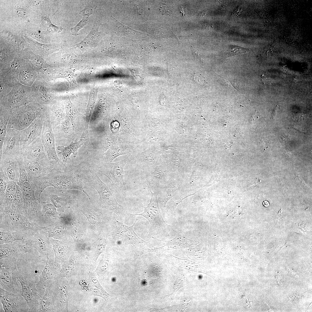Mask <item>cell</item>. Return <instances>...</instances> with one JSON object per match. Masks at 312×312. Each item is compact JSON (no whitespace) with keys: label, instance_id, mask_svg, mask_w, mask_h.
Instances as JSON below:
<instances>
[{"label":"cell","instance_id":"6da1fadb","mask_svg":"<svg viewBox=\"0 0 312 312\" xmlns=\"http://www.w3.org/2000/svg\"><path fill=\"white\" fill-rule=\"evenodd\" d=\"M63 171L53 169L45 176L32 181L35 187L36 198L40 200L41 195L45 189L51 187L59 190H77L84 193L90 200L91 196L85 187L86 182L84 167L66 164Z\"/></svg>","mask_w":312,"mask_h":312},{"label":"cell","instance_id":"7a4b0ae2","mask_svg":"<svg viewBox=\"0 0 312 312\" xmlns=\"http://www.w3.org/2000/svg\"><path fill=\"white\" fill-rule=\"evenodd\" d=\"M20 177L16 182L21 190L23 196V215L28 221L41 217V202L36 198L35 187L25 169L22 162L19 163Z\"/></svg>","mask_w":312,"mask_h":312},{"label":"cell","instance_id":"3957f363","mask_svg":"<svg viewBox=\"0 0 312 312\" xmlns=\"http://www.w3.org/2000/svg\"><path fill=\"white\" fill-rule=\"evenodd\" d=\"M84 170L85 180L98 192L101 205L117 215L122 214L124 213V208L117 202L114 192L110 187L100 179L92 167L85 168Z\"/></svg>","mask_w":312,"mask_h":312},{"label":"cell","instance_id":"277c9868","mask_svg":"<svg viewBox=\"0 0 312 312\" xmlns=\"http://www.w3.org/2000/svg\"><path fill=\"white\" fill-rule=\"evenodd\" d=\"M48 109L47 107L34 102L12 109L7 126L19 131L23 130Z\"/></svg>","mask_w":312,"mask_h":312},{"label":"cell","instance_id":"5b68a950","mask_svg":"<svg viewBox=\"0 0 312 312\" xmlns=\"http://www.w3.org/2000/svg\"><path fill=\"white\" fill-rule=\"evenodd\" d=\"M17 279L21 285V295L26 300L31 312H39L41 296L36 287L38 278L31 274L18 270Z\"/></svg>","mask_w":312,"mask_h":312},{"label":"cell","instance_id":"8992f818","mask_svg":"<svg viewBox=\"0 0 312 312\" xmlns=\"http://www.w3.org/2000/svg\"><path fill=\"white\" fill-rule=\"evenodd\" d=\"M40 137L47 153L51 167L57 170L63 171L66 166L59 158L57 154L55 137L50 122L49 111L45 116Z\"/></svg>","mask_w":312,"mask_h":312},{"label":"cell","instance_id":"52a82bcc","mask_svg":"<svg viewBox=\"0 0 312 312\" xmlns=\"http://www.w3.org/2000/svg\"><path fill=\"white\" fill-rule=\"evenodd\" d=\"M16 257L0 260V287L16 294L21 295V287L17 279Z\"/></svg>","mask_w":312,"mask_h":312},{"label":"cell","instance_id":"ba28073f","mask_svg":"<svg viewBox=\"0 0 312 312\" xmlns=\"http://www.w3.org/2000/svg\"><path fill=\"white\" fill-rule=\"evenodd\" d=\"M126 161L123 160L112 163L107 162L93 168L105 176L111 182L115 188L125 197L127 189L124 181V167Z\"/></svg>","mask_w":312,"mask_h":312},{"label":"cell","instance_id":"9c48e42d","mask_svg":"<svg viewBox=\"0 0 312 312\" xmlns=\"http://www.w3.org/2000/svg\"><path fill=\"white\" fill-rule=\"evenodd\" d=\"M0 225L4 224L10 226L16 231H26L31 230L35 233L42 230L40 226L34 223H31L17 209H0Z\"/></svg>","mask_w":312,"mask_h":312},{"label":"cell","instance_id":"30bf717a","mask_svg":"<svg viewBox=\"0 0 312 312\" xmlns=\"http://www.w3.org/2000/svg\"><path fill=\"white\" fill-rule=\"evenodd\" d=\"M0 105L14 109L33 102L31 86L20 83L14 84L11 92L0 99Z\"/></svg>","mask_w":312,"mask_h":312},{"label":"cell","instance_id":"8fae6325","mask_svg":"<svg viewBox=\"0 0 312 312\" xmlns=\"http://www.w3.org/2000/svg\"><path fill=\"white\" fill-rule=\"evenodd\" d=\"M0 299L5 312H31L23 296L0 288Z\"/></svg>","mask_w":312,"mask_h":312},{"label":"cell","instance_id":"7c38bea8","mask_svg":"<svg viewBox=\"0 0 312 312\" xmlns=\"http://www.w3.org/2000/svg\"><path fill=\"white\" fill-rule=\"evenodd\" d=\"M113 219L116 228L110 235L119 237L125 242L136 246L143 248L148 247L147 242L140 238L134 231V227L137 220L133 225L128 226L119 222L114 216Z\"/></svg>","mask_w":312,"mask_h":312},{"label":"cell","instance_id":"4fadbf2b","mask_svg":"<svg viewBox=\"0 0 312 312\" xmlns=\"http://www.w3.org/2000/svg\"><path fill=\"white\" fill-rule=\"evenodd\" d=\"M47 111L44 114L37 118L27 127L20 131L21 134V152L40 137L42 130L43 123Z\"/></svg>","mask_w":312,"mask_h":312},{"label":"cell","instance_id":"5bb4252c","mask_svg":"<svg viewBox=\"0 0 312 312\" xmlns=\"http://www.w3.org/2000/svg\"><path fill=\"white\" fill-rule=\"evenodd\" d=\"M152 197L149 204L144 207V211L140 213L131 214L133 216H139L147 219L151 224L155 227L162 228L166 224L163 219L158 204L156 194L151 192Z\"/></svg>","mask_w":312,"mask_h":312},{"label":"cell","instance_id":"9a60e30c","mask_svg":"<svg viewBox=\"0 0 312 312\" xmlns=\"http://www.w3.org/2000/svg\"><path fill=\"white\" fill-rule=\"evenodd\" d=\"M21 153L23 157L51 166L40 137L36 138L22 151Z\"/></svg>","mask_w":312,"mask_h":312},{"label":"cell","instance_id":"2e32d148","mask_svg":"<svg viewBox=\"0 0 312 312\" xmlns=\"http://www.w3.org/2000/svg\"><path fill=\"white\" fill-rule=\"evenodd\" d=\"M20 131L7 127L2 149V155L16 156L21 154Z\"/></svg>","mask_w":312,"mask_h":312},{"label":"cell","instance_id":"e0dca14e","mask_svg":"<svg viewBox=\"0 0 312 312\" xmlns=\"http://www.w3.org/2000/svg\"><path fill=\"white\" fill-rule=\"evenodd\" d=\"M70 190H59L50 187L45 189L41 197H47L55 206L56 209L62 211L69 206L70 201Z\"/></svg>","mask_w":312,"mask_h":312},{"label":"cell","instance_id":"ac0fdd59","mask_svg":"<svg viewBox=\"0 0 312 312\" xmlns=\"http://www.w3.org/2000/svg\"><path fill=\"white\" fill-rule=\"evenodd\" d=\"M47 82L42 77H38L31 87L33 102L48 107L51 105V100Z\"/></svg>","mask_w":312,"mask_h":312},{"label":"cell","instance_id":"d6986e66","mask_svg":"<svg viewBox=\"0 0 312 312\" xmlns=\"http://www.w3.org/2000/svg\"><path fill=\"white\" fill-rule=\"evenodd\" d=\"M0 167L10 181H19L20 169L18 163L15 156L2 155L0 157Z\"/></svg>","mask_w":312,"mask_h":312},{"label":"cell","instance_id":"ffe728a7","mask_svg":"<svg viewBox=\"0 0 312 312\" xmlns=\"http://www.w3.org/2000/svg\"><path fill=\"white\" fill-rule=\"evenodd\" d=\"M23 161L25 169L31 181L45 176L53 169L49 166L23 157Z\"/></svg>","mask_w":312,"mask_h":312},{"label":"cell","instance_id":"44dd1931","mask_svg":"<svg viewBox=\"0 0 312 312\" xmlns=\"http://www.w3.org/2000/svg\"><path fill=\"white\" fill-rule=\"evenodd\" d=\"M25 241V245L34 248L42 256L48 255L49 249V237L44 231L40 230Z\"/></svg>","mask_w":312,"mask_h":312},{"label":"cell","instance_id":"7402d4cb","mask_svg":"<svg viewBox=\"0 0 312 312\" xmlns=\"http://www.w3.org/2000/svg\"><path fill=\"white\" fill-rule=\"evenodd\" d=\"M46 262L44 269L39 277V280L36 286L38 292L41 296L44 294L47 288L51 286L53 277V268L49 258L46 256Z\"/></svg>","mask_w":312,"mask_h":312},{"label":"cell","instance_id":"603a6c76","mask_svg":"<svg viewBox=\"0 0 312 312\" xmlns=\"http://www.w3.org/2000/svg\"><path fill=\"white\" fill-rule=\"evenodd\" d=\"M24 64L19 59L15 58L8 66L0 69V77L14 84L18 83L20 71Z\"/></svg>","mask_w":312,"mask_h":312},{"label":"cell","instance_id":"cb8c5ba5","mask_svg":"<svg viewBox=\"0 0 312 312\" xmlns=\"http://www.w3.org/2000/svg\"><path fill=\"white\" fill-rule=\"evenodd\" d=\"M31 247L26 245L8 243L0 245V260L12 257H16L29 251Z\"/></svg>","mask_w":312,"mask_h":312},{"label":"cell","instance_id":"d4e9b609","mask_svg":"<svg viewBox=\"0 0 312 312\" xmlns=\"http://www.w3.org/2000/svg\"><path fill=\"white\" fill-rule=\"evenodd\" d=\"M87 141L86 139L81 138L78 141L75 142H72L68 146H58L57 149L60 151L59 154L62 155V162L65 165L70 159V155H73L75 157L77 154L78 149L84 145Z\"/></svg>","mask_w":312,"mask_h":312},{"label":"cell","instance_id":"484cf974","mask_svg":"<svg viewBox=\"0 0 312 312\" xmlns=\"http://www.w3.org/2000/svg\"><path fill=\"white\" fill-rule=\"evenodd\" d=\"M25 64H23L20 71L18 83L31 86L38 77V73L32 66Z\"/></svg>","mask_w":312,"mask_h":312},{"label":"cell","instance_id":"4316f807","mask_svg":"<svg viewBox=\"0 0 312 312\" xmlns=\"http://www.w3.org/2000/svg\"><path fill=\"white\" fill-rule=\"evenodd\" d=\"M96 8V6L94 4L88 3L84 8L79 12V14L83 16V18L75 26L71 28V33L72 35H79V31L87 24L90 16L94 12Z\"/></svg>","mask_w":312,"mask_h":312},{"label":"cell","instance_id":"83f0119b","mask_svg":"<svg viewBox=\"0 0 312 312\" xmlns=\"http://www.w3.org/2000/svg\"><path fill=\"white\" fill-rule=\"evenodd\" d=\"M0 106V156L2 155V149L8 122L12 109Z\"/></svg>","mask_w":312,"mask_h":312},{"label":"cell","instance_id":"f1b7e54d","mask_svg":"<svg viewBox=\"0 0 312 312\" xmlns=\"http://www.w3.org/2000/svg\"><path fill=\"white\" fill-rule=\"evenodd\" d=\"M26 231H16L5 232L0 231V245L12 243L16 241H25L29 238L27 236Z\"/></svg>","mask_w":312,"mask_h":312},{"label":"cell","instance_id":"f546056e","mask_svg":"<svg viewBox=\"0 0 312 312\" xmlns=\"http://www.w3.org/2000/svg\"><path fill=\"white\" fill-rule=\"evenodd\" d=\"M99 26L96 20L95 21L89 34L76 45L81 48L92 47L95 45L96 41L99 36L98 29Z\"/></svg>","mask_w":312,"mask_h":312},{"label":"cell","instance_id":"4dcf8cb0","mask_svg":"<svg viewBox=\"0 0 312 312\" xmlns=\"http://www.w3.org/2000/svg\"><path fill=\"white\" fill-rule=\"evenodd\" d=\"M52 295L51 287L47 288L40 302L39 312H50L53 310Z\"/></svg>","mask_w":312,"mask_h":312},{"label":"cell","instance_id":"1f68e13d","mask_svg":"<svg viewBox=\"0 0 312 312\" xmlns=\"http://www.w3.org/2000/svg\"><path fill=\"white\" fill-rule=\"evenodd\" d=\"M42 230L47 233L49 237L60 238L65 234V230L63 226L56 225L47 226H41Z\"/></svg>","mask_w":312,"mask_h":312},{"label":"cell","instance_id":"d6a6232c","mask_svg":"<svg viewBox=\"0 0 312 312\" xmlns=\"http://www.w3.org/2000/svg\"><path fill=\"white\" fill-rule=\"evenodd\" d=\"M41 213L43 216H54L57 213L55 206L47 202L41 201Z\"/></svg>","mask_w":312,"mask_h":312},{"label":"cell","instance_id":"836d02e7","mask_svg":"<svg viewBox=\"0 0 312 312\" xmlns=\"http://www.w3.org/2000/svg\"><path fill=\"white\" fill-rule=\"evenodd\" d=\"M0 98L1 99L11 92L14 84L2 77H0Z\"/></svg>","mask_w":312,"mask_h":312},{"label":"cell","instance_id":"e575fe53","mask_svg":"<svg viewBox=\"0 0 312 312\" xmlns=\"http://www.w3.org/2000/svg\"><path fill=\"white\" fill-rule=\"evenodd\" d=\"M249 49L235 45L228 46L225 52V55L228 57L237 54L245 53L249 51Z\"/></svg>","mask_w":312,"mask_h":312},{"label":"cell","instance_id":"d590c367","mask_svg":"<svg viewBox=\"0 0 312 312\" xmlns=\"http://www.w3.org/2000/svg\"><path fill=\"white\" fill-rule=\"evenodd\" d=\"M0 196H1L5 194L7 185L10 181L1 167H0Z\"/></svg>","mask_w":312,"mask_h":312},{"label":"cell","instance_id":"8d00e7d4","mask_svg":"<svg viewBox=\"0 0 312 312\" xmlns=\"http://www.w3.org/2000/svg\"><path fill=\"white\" fill-rule=\"evenodd\" d=\"M161 12L164 14H166L169 15V14L171 13V10L169 9L167 5L164 4L160 8Z\"/></svg>","mask_w":312,"mask_h":312},{"label":"cell","instance_id":"74e56055","mask_svg":"<svg viewBox=\"0 0 312 312\" xmlns=\"http://www.w3.org/2000/svg\"><path fill=\"white\" fill-rule=\"evenodd\" d=\"M16 13L18 16L21 18H24L26 16V12L23 8L17 9L16 10Z\"/></svg>","mask_w":312,"mask_h":312},{"label":"cell","instance_id":"f35d334b","mask_svg":"<svg viewBox=\"0 0 312 312\" xmlns=\"http://www.w3.org/2000/svg\"><path fill=\"white\" fill-rule=\"evenodd\" d=\"M31 36L32 37H33L34 38H36V40H41V37L37 34H31Z\"/></svg>","mask_w":312,"mask_h":312},{"label":"cell","instance_id":"ab89813d","mask_svg":"<svg viewBox=\"0 0 312 312\" xmlns=\"http://www.w3.org/2000/svg\"><path fill=\"white\" fill-rule=\"evenodd\" d=\"M263 205L265 207H267L269 205V203L268 201H264L263 203Z\"/></svg>","mask_w":312,"mask_h":312}]
</instances>
